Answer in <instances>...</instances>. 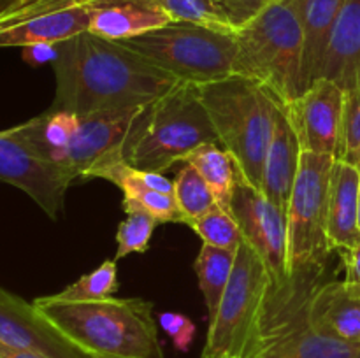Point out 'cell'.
Segmentation results:
<instances>
[{"instance_id": "6da1fadb", "label": "cell", "mask_w": 360, "mask_h": 358, "mask_svg": "<svg viewBox=\"0 0 360 358\" xmlns=\"http://www.w3.org/2000/svg\"><path fill=\"white\" fill-rule=\"evenodd\" d=\"M53 63L56 90L51 109L77 116L141 107L167 93L178 79L132 49L83 32L58 42Z\"/></svg>"}, {"instance_id": "7a4b0ae2", "label": "cell", "mask_w": 360, "mask_h": 358, "mask_svg": "<svg viewBox=\"0 0 360 358\" xmlns=\"http://www.w3.org/2000/svg\"><path fill=\"white\" fill-rule=\"evenodd\" d=\"M34 305L86 357L164 358L153 304L144 298L70 302L48 295L35 298Z\"/></svg>"}, {"instance_id": "3957f363", "label": "cell", "mask_w": 360, "mask_h": 358, "mask_svg": "<svg viewBox=\"0 0 360 358\" xmlns=\"http://www.w3.org/2000/svg\"><path fill=\"white\" fill-rule=\"evenodd\" d=\"M207 142L218 139L199 88L178 81L167 93L144 105L120 147V157L130 167L164 174Z\"/></svg>"}, {"instance_id": "277c9868", "label": "cell", "mask_w": 360, "mask_h": 358, "mask_svg": "<svg viewBox=\"0 0 360 358\" xmlns=\"http://www.w3.org/2000/svg\"><path fill=\"white\" fill-rule=\"evenodd\" d=\"M234 74L262 84L283 104L306 90L299 0H278L236 32Z\"/></svg>"}, {"instance_id": "5b68a950", "label": "cell", "mask_w": 360, "mask_h": 358, "mask_svg": "<svg viewBox=\"0 0 360 358\" xmlns=\"http://www.w3.org/2000/svg\"><path fill=\"white\" fill-rule=\"evenodd\" d=\"M197 88L218 142L234 160L238 175L260 192L276 97L239 74Z\"/></svg>"}, {"instance_id": "8992f818", "label": "cell", "mask_w": 360, "mask_h": 358, "mask_svg": "<svg viewBox=\"0 0 360 358\" xmlns=\"http://www.w3.org/2000/svg\"><path fill=\"white\" fill-rule=\"evenodd\" d=\"M118 42L178 81L195 86L234 74L238 53L234 32L172 21L157 30Z\"/></svg>"}, {"instance_id": "52a82bcc", "label": "cell", "mask_w": 360, "mask_h": 358, "mask_svg": "<svg viewBox=\"0 0 360 358\" xmlns=\"http://www.w3.org/2000/svg\"><path fill=\"white\" fill-rule=\"evenodd\" d=\"M273 297V281L262 258L243 241L227 288L217 311L211 314L200 358H245Z\"/></svg>"}, {"instance_id": "ba28073f", "label": "cell", "mask_w": 360, "mask_h": 358, "mask_svg": "<svg viewBox=\"0 0 360 358\" xmlns=\"http://www.w3.org/2000/svg\"><path fill=\"white\" fill-rule=\"evenodd\" d=\"M334 157L301 153L299 172L287 207L288 267L292 283L319 274L330 255L327 239V199Z\"/></svg>"}, {"instance_id": "9c48e42d", "label": "cell", "mask_w": 360, "mask_h": 358, "mask_svg": "<svg viewBox=\"0 0 360 358\" xmlns=\"http://www.w3.org/2000/svg\"><path fill=\"white\" fill-rule=\"evenodd\" d=\"M232 216L238 221L245 241L262 258L274 286L269 305H280L294 298L288 267L287 213L250 186L238 175L232 199Z\"/></svg>"}, {"instance_id": "30bf717a", "label": "cell", "mask_w": 360, "mask_h": 358, "mask_svg": "<svg viewBox=\"0 0 360 358\" xmlns=\"http://www.w3.org/2000/svg\"><path fill=\"white\" fill-rule=\"evenodd\" d=\"M104 0H0V48L69 41L88 32Z\"/></svg>"}, {"instance_id": "8fae6325", "label": "cell", "mask_w": 360, "mask_h": 358, "mask_svg": "<svg viewBox=\"0 0 360 358\" xmlns=\"http://www.w3.org/2000/svg\"><path fill=\"white\" fill-rule=\"evenodd\" d=\"M0 181L27 193L51 220L58 218L69 186L70 172L42 160L13 128L0 130Z\"/></svg>"}, {"instance_id": "7c38bea8", "label": "cell", "mask_w": 360, "mask_h": 358, "mask_svg": "<svg viewBox=\"0 0 360 358\" xmlns=\"http://www.w3.org/2000/svg\"><path fill=\"white\" fill-rule=\"evenodd\" d=\"M105 179L122 190L123 211H143L153 216L158 223H183L174 199V181L164 174L130 167L120 150L105 154L88 172L86 179Z\"/></svg>"}, {"instance_id": "4fadbf2b", "label": "cell", "mask_w": 360, "mask_h": 358, "mask_svg": "<svg viewBox=\"0 0 360 358\" xmlns=\"http://www.w3.org/2000/svg\"><path fill=\"white\" fill-rule=\"evenodd\" d=\"M143 109L144 105L77 116L76 130L65 150L56 157L55 165L65 168L76 179H86L98 160L122 147Z\"/></svg>"}, {"instance_id": "5bb4252c", "label": "cell", "mask_w": 360, "mask_h": 358, "mask_svg": "<svg viewBox=\"0 0 360 358\" xmlns=\"http://www.w3.org/2000/svg\"><path fill=\"white\" fill-rule=\"evenodd\" d=\"M287 107L302 150L334 157L343 128V88L334 81L319 77Z\"/></svg>"}, {"instance_id": "9a60e30c", "label": "cell", "mask_w": 360, "mask_h": 358, "mask_svg": "<svg viewBox=\"0 0 360 358\" xmlns=\"http://www.w3.org/2000/svg\"><path fill=\"white\" fill-rule=\"evenodd\" d=\"M0 344L34 351L48 358H88L74 347L44 316L34 302L28 304L0 286Z\"/></svg>"}, {"instance_id": "2e32d148", "label": "cell", "mask_w": 360, "mask_h": 358, "mask_svg": "<svg viewBox=\"0 0 360 358\" xmlns=\"http://www.w3.org/2000/svg\"><path fill=\"white\" fill-rule=\"evenodd\" d=\"M246 358H360V343L313 330L302 307L262 332Z\"/></svg>"}, {"instance_id": "e0dca14e", "label": "cell", "mask_w": 360, "mask_h": 358, "mask_svg": "<svg viewBox=\"0 0 360 358\" xmlns=\"http://www.w3.org/2000/svg\"><path fill=\"white\" fill-rule=\"evenodd\" d=\"M302 146L288 107L276 98L273 112V130L267 144L262 171V188L269 202L287 213L288 200L299 172Z\"/></svg>"}, {"instance_id": "ac0fdd59", "label": "cell", "mask_w": 360, "mask_h": 358, "mask_svg": "<svg viewBox=\"0 0 360 358\" xmlns=\"http://www.w3.org/2000/svg\"><path fill=\"white\" fill-rule=\"evenodd\" d=\"M304 318L316 332L360 343V291L345 281H329L308 295Z\"/></svg>"}, {"instance_id": "d6986e66", "label": "cell", "mask_w": 360, "mask_h": 358, "mask_svg": "<svg viewBox=\"0 0 360 358\" xmlns=\"http://www.w3.org/2000/svg\"><path fill=\"white\" fill-rule=\"evenodd\" d=\"M359 185L360 168L334 158L327 199V239L330 251H347L360 241Z\"/></svg>"}, {"instance_id": "ffe728a7", "label": "cell", "mask_w": 360, "mask_h": 358, "mask_svg": "<svg viewBox=\"0 0 360 358\" xmlns=\"http://www.w3.org/2000/svg\"><path fill=\"white\" fill-rule=\"evenodd\" d=\"M169 23L172 18L155 0H104L91 13L88 32L118 42Z\"/></svg>"}, {"instance_id": "44dd1931", "label": "cell", "mask_w": 360, "mask_h": 358, "mask_svg": "<svg viewBox=\"0 0 360 358\" xmlns=\"http://www.w3.org/2000/svg\"><path fill=\"white\" fill-rule=\"evenodd\" d=\"M360 65V0H347L330 34L320 77L343 90L354 84Z\"/></svg>"}, {"instance_id": "7402d4cb", "label": "cell", "mask_w": 360, "mask_h": 358, "mask_svg": "<svg viewBox=\"0 0 360 358\" xmlns=\"http://www.w3.org/2000/svg\"><path fill=\"white\" fill-rule=\"evenodd\" d=\"M345 2L347 0H299V13L304 32L306 88L320 77L330 34Z\"/></svg>"}, {"instance_id": "603a6c76", "label": "cell", "mask_w": 360, "mask_h": 358, "mask_svg": "<svg viewBox=\"0 0 360 358\" xmlns=\"http://www.w3.org/2000/svg\"><path fill=\"white\" fill-rule=\"evenodd\" d=\"M185 164L193 165L202 175L214 195L217 206L232 214V199L238 183V171L231 154L218 147L217 142H207L197 147L186 157Z\"/></svg>"}, {"instance_id": "cb8c5ba5", "label": "cell", "mask_w": 360, "mask_h": 358, "mask_svg": "<svg viewBox=\"0 0 360 358\" xmlns=\"http://www.w3.org/2000/svg\"><path fill=\"white\" fill-rule=\"evenodd\" d=\"M236 256H238V251L214 248V246L204 244V242L197 255L193 269L199 277V286L204 295V300H206L210 316L217 311L218 304H220L221 295H224L232 270H234Z\"/></svg>"}, {"instance_id": "d4e9b609", "label": "cell", "mask_w": 360, "mask_h": 358, "mask_svg": "<svg viewBox=\"0 0 360 358\" xmlns=\"http://www.w3.org/2000/svg\"><path fill=\"white\" fill-rule=\"evenodd\" d=\"M174 199L181 221L185 225L195 223L199 218L217 207V200L210 186L193 165L185 164L174 179Z\"/></svg>"}, {"instance_id": "484cf974", "label": "cell", "mask_w": 360, "mask_h": 358, "mask_svg": "<svg viewBox=\"0 0 360 358\" xmlns=\"http://www.w3.org/2000/svg\"><path fill=\"white\" fill-rule=\"evenodd\" d=\"M118 291V274H116V260H105L104 263L91 270L90 274L81 276L76 283L69 284L62 291L53 297L60 300L70 302H88L102 300V298L112 297Z\"/></svg>"}, {"instance_id": "4316f807", "label": "cell", "mask_w": 360, "mask_h": 358, "mask_svg": "<svg viewBox=\"0 0 360 358\" xmlns=\"http://www.w3.org/2000/svg\"><path fill=\"white\" fill-rule=\"evenodd\" d=\"M190 227L202 239L204 244L214 246V248L238 251L239 246L245 241L241 228H239L234 216L227 211L220 209L218 206L213 207L210 213L204 214L202 218H199Z\"/></svg>"}, {"instance_id": "83f0119b", "label": "cell", "mask_w": 360, "mask_h": 358, "mask_svg": "<svg viewBox=\"0 0 360 358\" xmlns=\"http://www.w3.org/2000/svg\"><path fill=\"white\" fill-rule=\"evenodd\" d=\"M334 158L360 167V65L354 84L345 90L343 128Z\"/></svg>"}, {"instance_id": "f1b7e54d", "label": "cell", "mask_w": 360, "mask_h": 358, "mask_svg": "<svg viewBox=\"0 0 360 358\" xmlns=\"http://www.w3.org/2000/svg\"><path fill=\"white\" fill-rule=\"evenodd\" d=\"M155 2L164 7L172 21H188L217 30L234 32L217 0H155Z\"/></svg>"}, {"instance_id": "f546056e", "label": "cell", "mask_w": 360, "mask_h": 358, "mask_svg": "<svg viewBox=\"0 0 360 358\" xmlns=\"http://www.w3.org/2000/svg\"><path fill=\"white\" fill-rule=\"evenodd\" d=\"M157 225L158 221L143 211L127 213V218L120 223L118 232H116L118 249H116L115 260L125 258L132 253H146Z\"/></svg>"}, {"instance_id": "4dcf8cb0", "label": "cell", "mask_w": 360, "mask_h": 358, "mask_svg": "<svg viewBox=\"0 0 360 358\" xmlns=\"http://www.w3.org/2000/svg\"><path fill=\"white\" fill-rule=\"evenodd\" d=\"M234 32L255 20L262 11L278 0H217Z\"/></svg>"}, {"instance_id": "1f68e13d", "label": "cell", "mask_w": 360, "mask_h": 358, "mask_svg": "<svg viewBox=\"0 0 360 358\" xmlns=\"http://www.w3.org/2000/svg\"><path fill=\"white\" fill-rule=\"evenodd\" d=\"M158 323L172 339L176 350L183 351V353L190 350L193 339H195L197 329L188 316L179 314V312H160Z\"/></svg>"}, {"instance_id": "d6a6232c", "label": "cell", "mask_w": 360, "mask_h": 358, "mask_svg": "<svg viewBox=\"0 0 360 358\" xmlns=\"http://www.w3.org/2000/svg\"><path fill=\"white\" fill-rule=\"evenodd\" d=\"M58 44H48V42H37V44L25 46L23 53V62L28 65L39 67L44 63H55L58 58Z\"/></svg>"}, {"instance_id": "836d02e7", "label": "cell", "mask_w": 360, "mask_h": 358, "mask_svg": "<svg viewBox=\"0 0 360 358\" xmlns=\"http://www.w3.org/2000/svg\"><path fill=\"white\" fill-rule=\"evenodd\" d=\"M345 263V283L360 291V241L352 249L341 251Z\"/></svg>"}, {"instance_id": "e575fe53", "label": "cell", "mask_w": 360, "mask_h": 358, "mask_svg": "<svg viewBox=\"0 0 360 358\" xmlns=\"http://www.w3.org/2000/svg\"><path fill=\"white\" fill-rule=\"evenodd\" d=\"M0 358H48V357L34 353V351L16 350V347H9V346H4V344H0Z\"/></svg>"}, {"instance_id": "d590c367", "label": "cell", "mask_w": 360, "mask_h": 358, "mask_svg": "<svg viewBox=\"0 0 360 358\" xmlns=\"http://www.w3.org/2000/svg\"><path fill=\"white\" fill-rule=\"evenodd\" d=\"M357 223H359V230H360V185H359V220H357Z\"/></svg>"}, {"instance_id": "8d00e7d4", "label": "cell", "mask_w": 360, "mask_h": 358, "mask_svg": "<svg viewBox=\"0 0 360 358\" xmlns=\"http://www.w3.org/2000/svg\"><path fill=\"white\" fill-rule=\"evenodd\" d=\"M225 358H241V357H225Z\"/></svg>"}, {"instance_id": "74e56055", "label": "cell", "mask_w": 360, "mask_h": 358, "mask_svg": "<svg viewBox=\"0 0 360 358\" xmlns=\"http://www.w3.org/2000/svg\"><path fill=\"white\" fill-rule=\"evenodd\" d=\"M88 358H102V357H88Z\"/></svg>"}]
</instances>
